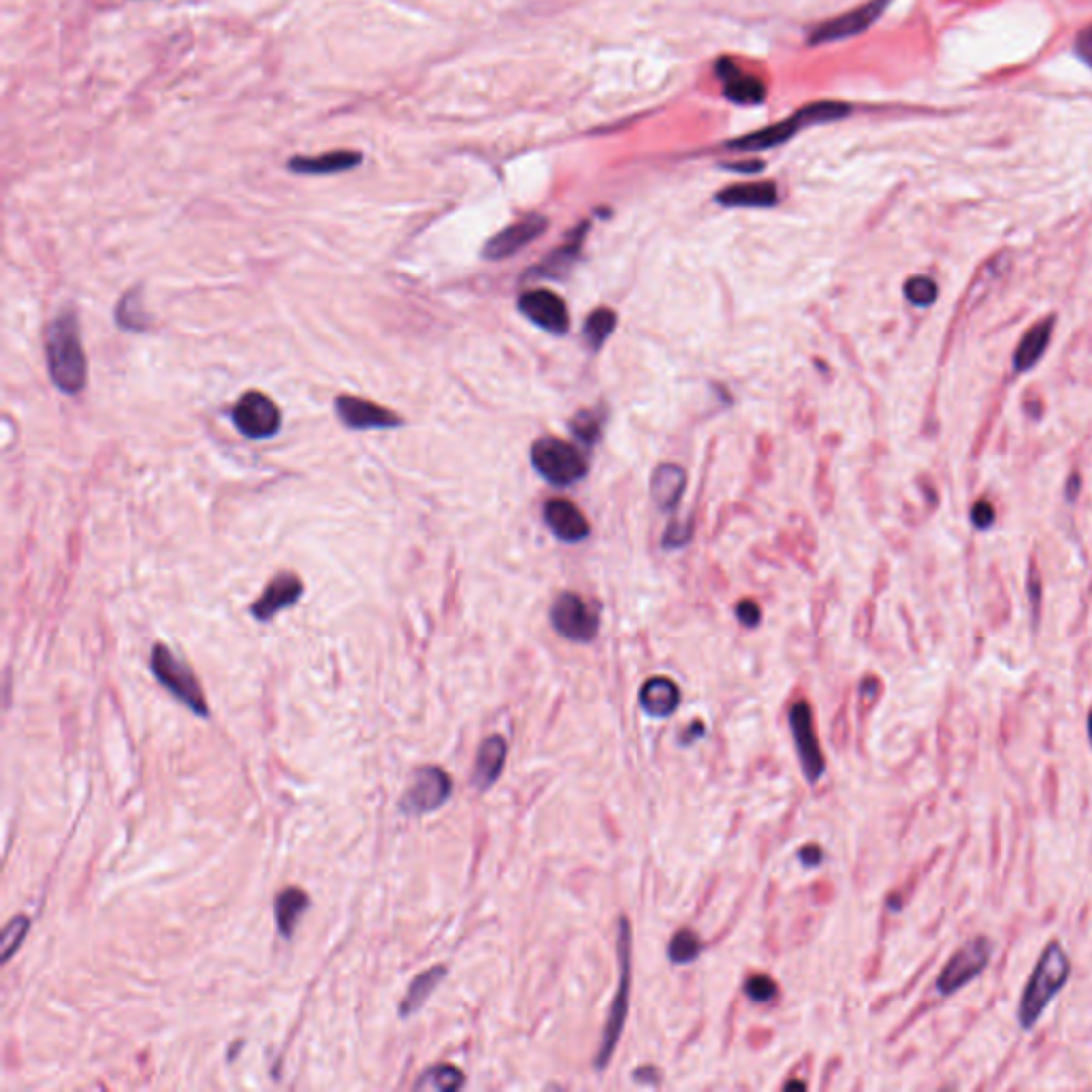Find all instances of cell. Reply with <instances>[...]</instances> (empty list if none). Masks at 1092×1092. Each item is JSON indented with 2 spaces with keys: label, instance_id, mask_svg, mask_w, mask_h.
Here are the masks:
<instances>
[{
  "label": "cell",
  "instance_id": "obj_30",
  "mask_svg": "<svg viewBox=\"0 0 1092 1092\" xmlns=\"http://www.w3.org/2000/svg\"><path fill=\"white\" fill-rule=\"evenodd\" d=\"M849 113H851V107L845 105V102L821 100V102H814V105L809 107H803L799 113H796V117H799L805 128L809 124H825V122L843 120V117Z\"/></svg>",
  "mask_w": 1092,
  "mask_h": 1092
},
{
  "label": "cell",
  "instance_id": "obj_21",
  "mask_svg": "<svg viewBox=\"0 0 1092 1092\" xmlns=\"http://www.w3.org/2000/svg\"><path fill=\"white\" fill-rule=\"evenodd\" d=\"M687 476L678 465H659L651 480V497L659 510L672 512L678 506V499L685 493Z\"/></svg>",
  "mask_w": 1092,
  "mask_h": 1092
},
{
  "label": "cell",
  "instance_id": "obj_10",
  "mask_svg": "<svg viewBox=\"0 0 1092 1092\" xmlns=\"http://www.w3.org/2000/svg\"><path fill=\"white\" fill-rule=\"evenodd\" d=\"M788 723L792 732V741L796 747V756L801 762V771L809 784H816L825 773V758L821 754L819 741L814 730V715L807 702L792 704L788 713Z\"/></svg>",
  "mask_w": 1092,
  "mask_h": 1092
},
{
  "label": "cell",
  "instance_id": "obj_2",
  "mask_svg": "<svg viewBox=\"0 0 1092 1092\" xmlns=\"http://www.w3.org/2000/svg\"><path fill=\"white\" fill-rule=\"evenodd\" d=\"M48 372L58 391L76 395L86 385V357L82 350L80 322L73 312H63L48 331L46 339Z\"/></svg>",
  "mask_w": 1092,
  "mask_h": 1092
},
{
  "label": "cell",
  "instance_id": "obj_31",
  "mask_svg": "<svg viewBox=\"0 0 1092 1092\" xmlns=\"http://www.w3.org/2000/svg\"><path fill=\"white\" fill-rule=\"evenodd\" d=\"M702 954V941L700 937L691 931V928H683L678 931L668 946V958L674 965H689L696 961Z\"/></svg>",
  "mask_w": 1092,
  "mask_h": 1092
},
{
  "label": "cell",
  "instance_id": "obj_5",
  "mask_svg": "<svg viewBox=\"0 0 1092 1092\" xmlns=\"http://www.w3.org/2000/svg\"><path fill=\"white\" fill-rule=\"evenodd\" d=\"M152 672L158 678V683L165 687L173 698L180 700L184 706L199 717H208L210 708L205 702V693L197 681L193 668L177 659L165 644H156L152 648Z\"/></svg>",
  "mask_w": 1092,
  "mask_h": 1092
},
{
  "label": "cell",
  "instance_id": "obj_44",
  "mask_svg": "<svg viewBox=\"0 0 1092 1092\" xmlns=\"http://www.w3.org/2000/svg\"><path fill=\"white\" fill-rule=\"evenodd\" d=\"M1088 739H1090V745H1092V711L1088 715Z\"/></svg>",
  "mask_w": 1092,
  "mask_h": 1092
},
{
  "label": "cell",
  "instance_id": "obj_24",
  "mask_svg": "<svg viewBox=\"0 0 1092 1092\" xmlns=\"http://www.w3.org/2000/svg\"><path fill=\"white\" fill-rule=\"evenodd\" d=\"M1052 329H1054V318H1047L1035 324V327L1024 335L1020 346L1015 350V359H1013L1017 372H1028L1039 363L1047 344H1050Z\"/></svg>",
  "mask_w": 1092,
  "mask_h": 1092
},
{
  "label": "cell",
  "instance_id": "obj_18",
  "mask_svg": "<svg viewBox=\"0 0 1092 1092\" xmlns=\"http://www.w3.org/2000/svg\"><path fill=\"white\" fill-rule=\"evenodd\" d=\"M638 700L648 717L666 719L681 704V689L668 676H653L640 687Z\"/></svg>",
  "mask_w": 1092,
  "mask_h": 1092
},
{
  "label": "cell",
  "instance_id": "obj_33",
  "mask_svg": "<svg viewBox=\"0 0 1092 1092\" xmlns=\"http://www.w3.org/2000/svg\"><path fill=\"white\" fill-rule=\"evenodd\" d=\"M28 928H31V922H28L26 916H18L13 918L3 931V941H0V956H3V961L7 963L9 958L16 954V950L22 946V941L28 933Z\"/></svg>",
  "mask_w": 1092,
  "mask_h": 1092
},
{
  "label": "cell",
  "instance_id": "obj_6",
  "mask_svg": "<svg viewBox=\"0 0 1092 1092\" xmlns=\"http://www.w3.org/2000/svg\"><path fill=\"white\" fill-rule=\"evenodd\" d=\"M993 950L995 946L988 937H976L963 943V946L952 954L948 965L939 973L937 984H935L937 993L941 997H952L971 980L980 978L984 969L991 965Z\"/></svg>",
  "mask_w": 1092,
  "mask_h": 1092
},
{
  "label": "cell",
  "instance_id": "obj_27",
  "mask_svg": "<svg viewBox=\"0 0 1092 1092\" xmlns=\"http://www.w3.org/2000/svg\"><path fill=\"white\" fill-rule=\"evenodd\" d=\"M115 316H117V324L126 331H143L150 327V318H147V314L143 312L141 288H132L130 292L124 294L122 301L117 303Z\"/></svg>",
  "mask_w": 1092,
  "mask_h": 1092
},
{
  "label": "cell",
  "instance_id": "obj_20",
  "mask_svg": "<svg viewBox=\"0 0 1092 1092\" xmlns=\"http://www.w3.org/2000/svg\"><path fill=\"white\" fill-rule=\"evenodd\" d=\"M715 199L726 208H773L779 197L773 182H751L723 188Z\"/></svg>",
  "mask_w": 1092,
  "mask_h": 1092
},
{
  "label": "cell",
  "instance_id": "obj_19",
  "mask_svg": "<svg viewBox=\"0 0 1092 1092\" xmlns=\"http://www.w3.org/2000/svg\"><path fill=\"white\" fill-rule=\"evenodd\" d=\"M506 756H508V745L501 736L495 734V736H489L486 741H482L476 756V764H474V775H471V786H474L478 792L491 790L495 786V781L501 777V771H504Z\"/></svg>",
  "mask_w": 1092,
  "mask_h": 1092
},
{
  "label": "cell",
  "instance_id": "obj_12",
  "mask_svg": "<svg viewBox=\"0 0 1092 1092\" xmlns=\"http://www.w3.org/2000/svg\"><path fill=\"white\" fill-rule=\"evenodd\" d=\"M519 309L525 318H529L531 322L538 324L540 329L549 333L564 335L570 329L568 307L562 301V297L551 290L538 288V290H529L521 294Z\"/></svg>",
  "mask_w": 1092,
  "mask_h": 1092
},
{
  "label": "cell",
  "instance_id": "obj_7",
  "mask_svg": "<svg viewBox=\"0 0 1092 1092\" xmlns=\"http://www.w3.org/2000/svg\"><path fill=\"white\" fill-rule=\"evenodd\" d=\"M551 624L559 637H564L566 640L589 644L598 637L600 615L581 596L566 592L553 602Z\"/></svg>",
  "mask_w": 1092,
  "mask_h": 1092
},
{
  "label": "cell",
  "instance_id": "obj_3",
  "mask_svg": "<svg viewBox=\"0 0 1092 1092\" xmlns=\"http://www.w3.org/2000/svg\"><path fill=\"white\" fill-rule=\"evenodd\" d=\"M617 956H619V984L617 993L613 999V1005L609 1009L607 1024H604V1032L600 1039V1050L596 1054V1069L602 1071L609 1067L611 1056L622 1037L626 1017H628V1002H630V984H632V933L630 924L626 918L619 920L617 926Z\"/></svg>",
  "mask_w": 1092,
  "mask_h": 1092
},
{
  "label": "cell",
  "instance_id": "obj_1",
  "mask_svg": "<svg viewBox=\"0 0 1092 1092\" xmlns=\"http://www.w3.org/2000/svg\"><path fill=\"white\" fill-rule=\"evenodd\" d=\"M1069 978L1071 961L1065 948L1058 941H1050L1041 952L1035 969H1032V976L1020 999V1007H1017V1022L1024 1030H1030L1039 1022V1017L1050 1007V1002L1065 988Z\"/></svg>",
  "mask_w": 1092,
  "mask_h": 1092
},
{
  "label": "cell",
  "instance_id": "obj_4",
  "mask_svg": "<svg viewBox=\"0 0 1092 1092\" xmlns=\"http://www.w3.org/2000/svg\"><path fill=\"white\" fill-rule=\"evenodd\" d=\"M531 463L538 474L553 486H570L587 476L585 456L562 438L546 436L531 447Z\"/></svg>",
  "mask_w": 1092,
  "mask_h": 1092
},
{
  "label": "cell",
  "instance_id": "obj_34",
  "mask_svg": "<svg viewBox=\"0 0 1092 1092\" xmlns=\"http://www.w3.org/2000/svg\"><path fill=\"white\" fill-rule=\"evenodd\" d=\"M937 294H939L937 284L928 277H911L905 284V297L909 299V303L918 307L933 305L937 301Z\"/></svg>",
  "mask_w": 1092,
  "mask_h": 1092
},
{
  "label": "cell",
  "instance_id": "obj_13",
  "mask_svg": "<svg viewBox=\"0 0 1092 1092\" xmlns=\"http://www.w3.org/2000/svg\"><path fill=\"white\" fill-rule=\"evenodd\" d=\"M335 412L339 421L350 430H391V427L402 425V419L393 410L350 395L337 397Z\"/></svg>",
  "mask_w": 1092,
  "mask_h": 1092
},
{
  "label": "cell",
  "instance_id": "obj_41",
  "mask_svg": "<svg viewBox=\"0 0 1092 1092\" xmlns=\"http://www.w3.org/2000/svg\"><path fill=\"white\" fill-rule=\"evenodd\" d=\"M799 860H801V864H803L805 868H818V866L823 864L825 853H823V849L818 847V845H807V847H803V849L799 851Z\"/></svg>",
  "mask_w": 1092,
  "mask_h": 1092
},
{
  "label": "cell",
  "instance_id": "obj_42",
  "mask_svg": "<svg viewBox=\"0 0 1092 1092\" xmlns=\"http://www.w3.org/2000/svg\"><path fill=\"white\" fill-rule=\"evenodd\" d=\"M730 171H736V173H758L764 169V162L762 160H745V162H730V165H723Z\"/></svg>",
  "mask_w": 1092,
  "mask_h": 1092
},
{
  "label": "cell",
  "instance_id": "obj_17",
  "mask_svg": "<svg viewBox=\"0 0 1092 1092\" xmlns=\"http://www.w3.org/2000/svg\"><path fill=\"white\" fill-rule=\"evenodd\" d=\"M717 73L723 78V94L736 102V105H760L766 98L764 82L756 76L739 71L728 58L726 61H719Z\"/></svg>",
  "mask_w": 1092,
  "mask_h": 1092
},
{
  "label": "cell",
  "instance_id": "obj_43",
  "mask_svg": "<svg viewBox=\"0 0 1092 1092\" xmlns=\"http://www.w3.org/2000/svg\"><path fill=\"white\" fill-rule=\"evenodd\" d=\"M1028 587H1030V600H1032V611H1035V619L1039 615V583H1037V570L1032 568L1030 570V581H1028Z\"/></svg>",
  "mask_w": 1092,
  "mask_h": 1092
},
{
  "label": "cell",
  "instance_id": "obj_29",
  "mask_svg": "<svg viewBox=\"0 0 1092 1092\" xmlns=\"http://www.w3.org/2000/svg\"><path fill=\"white\" fill-rule=\"evenodd\" d=\"M615 327H617V316L613 309L600 307L585 320L583 335L587 339V344L592 346V350H600L604 342L611 337V333L615 331Z\"/></svg>",
  "mask_w": 1092,
  "mask_h": 1092
},
{
  "label": "cell",
  "instance_id": "obj_26",
  "mask_svg": "<svg viewBox=\"0 0 1092 1092\" xmlns=\"http://www.w3.org/2000/svg\"><path fill=\"white\" fill-rule=\"evenodd\" d=\"M445 976H447V967H432L430 971H423L421 976H417L415 980H412L408 993H406V999L402 1001V1005H400L402 1017L415 1015L425 1005V1001L432 997V993L436 991L438 984L445 980Z\"/></svg>",
  "mask_w": 1092,
  "mask_h": 1092
},
{
  "label": "cell",
  "instance_id": "obj_36",
  "mask_svg": "<svg viewBox=\"0 0 1092 1092\" xmlns=\"http://www.w3.org/2000/svg\"><path fill=\"white\" fill-rule=\"evenodd\" d=\"M572 432L585 445H594L600 438V421L589 410H581L577 417L572 419Z\"/></svg>",
  "mask_w": 1092,
  "mask_h": 1092
},
{
  "label": "cell",
  "instance_id": "obj_39",
  "mask_svg": "<svg viewBox=\"0 0 1092 1092\" xmlns=\"http://www.w3.org/2000/svg\"><path fill=\"white\" fill-rule=\"evenodd\" d=\"M691 540V525H670L668 531H666V538H663V546L666 549H676V546H683Z\"/></svg>",
  "mask_w": 1092,
  "mask_h": 1092
},
{
  "label": "cell",
  "instance_id": "obj_23",
  "mask_svg": "<svg viewBox=\"0 0 1092 1092\" xmlns=\"http://www.w3.org/2000/svg\"><path fill=\"white\" fill-rule=\"evenodd\" d=\"M801 128H803V124H801L799 117L792 115V117H788L786 122L769 126V128L758 130V132H751V135H747V137L732 141L730 147H732V150H741V152L769 150V147L781 145V143H786L788 139H792L794 132H799Z\"/></svg>",
  "mask_w": 1092,
  "mask_h": 1092
},
{
  "label": "cell",
  "instance_id": "obj_37",
  "mask_svg": "<svg viewBox=\"0 0 1092 1092\" xmlns=\"http://www.w3.org/2000/svg\"><path fill=\"white\" fill-rule=\"evenodd\" d=\"M736 617H739V622L745 628H756L760 624V619H762V611H760V607L756 602L743 600L739 607H736Z\"/></svg>",
  "mask_w": 1092,
  "mask_h": 1092
},
{
  "label": "cell",
  "instance_id": "obj_32",
  "mask_svg": "<svg viewBox=\"0 0 1092 1092\" xmlns=\"http://www.w3.org/2000/svg\"><path fill=\"white\" fill-rule=\"evenodd\" d=\"M583 233H585V225L579 229L577 240H574V242L568 244V246H564V248H559L557 253H553V255L546 257L544 263L540 265V268H538L534 273H540V275H546V277H559V275H564V273L570 270V265H572L574 257H577V253H579V246H581V240H583Z\"/></svg>",
  "mask_w": 1092,
  "mask_h": 1092
},
{
  "label": "cell",
  "instance_id": "obj_25",
  "mask_svg": "<svg viewBox=\"0 0 1092 1092\" xmlns=\"http://www.w3.org/2000/svg\"><path fill=\"white\" fill-rule=\"evenodd\" d=\"M309 907V896L299 888H286L275 900V920L279 933L284 937H292L294 928L299 924V918Z\"/></svg>",
  "mask_w": 1092,
  "mask_h": 1092
},
{
  "label": "cell",
  "instance_id": "obj_22",
  "mask_svg": "<svg viewBox=\"0 0 1092 1092\" xmlns=\"http://www.w3.org/2000/svg\"><path fill=\"white\" fill-rule=\"evenodd\" d=\"M361 160H363L361 154L342 150V152H329L314 158L294 156L292 160H288V169L292 173H301V175H331V173L359 167Z\"/></svg>",
  "mask_w": 1092,
  "mask_h": 1092
},
{
  "label": "cell",
  "instance_id": "obj_14",
  "mask_svg": "<svg viewBox=\"0 0 1092 1092\" xmlns=\"http://www.w3.org/2000/svg\"><path fill=\"white\" fill-rule=\"evenodd\" d=\"M546 227H549V220L544 216L529 214L523 220H519V223H514L504 231L493 235V238L484 246V257L489 261L508 259L519 253V250H523L525 246H529L534 240H538L546 231Z\"/></svg>",
  "mask_w": 1092,
  "mask_h": 1092
},
{
  "label": "cell",
  "instance_id": "obj_35",
  "mask_svg": "<svg viewBox=\"0 0 1092 1092\" xmlns=\"http://www.w3.org/2000/svg\"><path fill=\"white\" fill-rule=\"evenodd\" d=\"M745 995L754 1002H771L777 997V984L771 976H751L745 982Z\"/></svg>",
  "mask_w": 1092,
  "mask_h": 1092
},
{
  "label": "cell",
  "instance_id": "obj_9",
  "mask_svg": "<svg viewBox=\"0 0 1092 1092\" xmlns=\"http://www.w3.org/2000/svg\"><path fill=\"white\" fill-rule=\"evenodd\" d=\"M453 792L451 777L438 766H421L410 779V786L402 796L400 809L406 816L432 814L449 801Z\"/></svg>",
  "mask_w": 1092,
  "mask_h": 1092
},
{
  "label": "cell",
  "instance_id": "obj_15",
  "mask_svg": "<svg viewBox=\"0 0 1092 1092\" xmlns=\"http://www.w3.org/2000/svg\"><path fill=\"white\" fill-rule=\"evenodd\" d=\"M301 596H303L301 579L292 572H282L277 574L275 579H272L268 587H265L263 596L253 604L250 613H253V617L259 619V622H270V619H273L279 611L292 607V604Z\"/></svg>",
  "mask_w": 1092,
  "mask_h": 1092
},
{
  "label": "cell",
  "instance_id": "obj_28",
  "mask_svg": "<svg viewBox=\"0 0 1092 1092\" xmlns=\"http://www.w3.org/2000/svg\"><path fill=\"white\" fill-rule=\"evenodd\" d=\"M465 1084V1075L453 1067V1065H438L427 1069L415 1084L417 1090H436V1092H451L459 1090Z\"/></svg>",
  "mask_w": 1092,
  "mask_h": 1092
},
{
  "label": "cell",
  "instance_id": "obj_40",
  "mask_svg": "<svg viewBox=\"0 0 1092 1092\" xmlns=\"http://www.w3.org/2000/svg\"><path fill=\"white\" fill-rule=\"evenodd\" d=\"M1075 54L1092 69V24L1086 26L1084 31L1075 39Z\"/></svg>",
  "mask_w": 1092,
  "mask_h": 1092
},
{
  "label": "cell",
  "instance_id": "obj_8",
  "mask_svg": "<svg viewBox=\"0 0 1092 1092\" xmlns=\"http://www.w3.org/2000/svg\"><path fill=\"white\" fill-rule=\"evenodd\" d=\"M231 419L250 440L273 438L282 427V412L268 395L259 391L244 393L231 410Z\"/></svg>",
  "mask_w": 1092,
  "mask_h": 1092
},
{
  "label": "cell",
  "instance_id": "obj_16",
  "mask_svg": "<svg viewBox=\"0 0 1092 1092\" xmlns=\"http://www.w3.org/2000/svg\"><path fill=\"white\" fill-rule=\"evenodd\" d=\"M544 521L553 534L564 542H581L592 531L583 512L568 499L546 501Z\"/></svg>",
  "mask_w": 1092,
  "mask_h": 1092
},
{
  "label": "cell",
  "instance_id": "obj_11",
  "mask_svg": "<svg viewBox=\"0 0 1092 1092\" xmlns=\"http://www.w3.org/2000/svg\"><path fill=\"white\" fill-rule=\"evenodd\" d=\"M888 5H890V0H870V3L845 13V16H838L830 22H823V24H819L818 28H814V31L809 33V43L819 46V43H832V41H840V39H849V37L860 35V33L866 31V28H870L881 18V13L885 11V7H888Z\"/></svg>",
  "mask_w": 1092,
  "mask_h": 1092
},
{
  "label": "cell",
  "instance_id": "obj_38",
  "mask_svg": "<svg viewBox=\"0 0 1092 1092\" xmlns=\"http://www.w3.org/2000/svg\"><path fill=\"white\" fill-rule=\"evenodd\" d=\"M971 523L976 525L978 529H988L993 523H995V508L993 504H988V501H978L976 506H973L971 510Z\"/></svg>",
  "mask_w": 1092,
  "mask_h": 1092
}]
</instances>
